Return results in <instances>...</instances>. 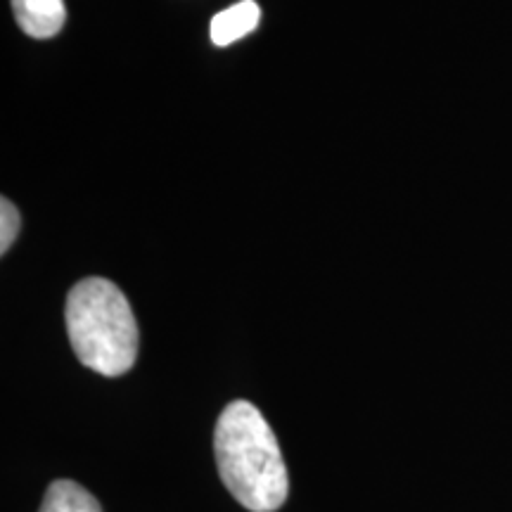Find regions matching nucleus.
I'll return each mask as SVG.
<instances>
[{
	"instance_id": "nucleus-1",
	"label": "nucleus",
	"mask_w": 512,
	"mask_h": 512,
	"mask_svg": "<svg viewBox=\"0 0 512 512\" xmlns=\"http://www.w3.org/2000/svg\"><path fill=\"white\" fill-rule=\"evenodd\" d=\"M214 456L230 496L252 512H275L287 501L290 479L278 439L259 408L233 401L214 432Z\"/></svg>"
},
{
	"instance_id": "nucleus-4",
	"label": "nucleus",
	"mask_w": 512,
	"mask_h": 512,
	"mask_svg": "<svg viewBox=\"0 0 512 512\" xmlns=\"http://www.w3.org/2000/svg\"><path fill=\"white\" fill-rule=\"evenodd\" d=\"M261 22V8L254 0H242V3L233 5V8L223 10L211 19V41L216 46L226 48L230 43L240 41L247 34L259 27Z\"/></svg>"
},
{
	"instance_id": "nucleus-6",
	"label": "nucleus",
	"mask_w": 512,
	"mask_h": 512,
	"mask_svg": "<svg viewBox=\"0 0 512 512\" xmlns=\"http://www.w3.org/2000/svg\"><path fill=\"white\" fill-rule=\"evenodd\" d=\"M19 226H22V219H19V211L10 200H0V252H8L15 242Z\"/></svg>"
},
{
	"instance_id": "nucleus-2",
	"label": "nucleus",
	"mask_w": 512,
	"mask_h": 512,
	"mask_svg": "<svg viewBox=\"0 0 512 512\" xmlns=\"http://www.w3.org/2000/svg\"><path fill=\"white\" fill-rule=\"evenodd\" d=\"M67 335L86 368L119 377L138 358V323L131 304L112 280L86 278L72 287L64 306Z\"/></svg>"
},
{
	"instance_id": "nucleus-5",
	"label": "nucleus",
	"mask_w": 512,
	"mask_h": 512,
	"mask_svg": "<svg viewBox=\"0 0 512 512\" xmlns=\"http://www.w3.org/2000/svg\"><path fill=\"white\" fill-rule=\"evenodd\" d=\"M38 512H102L98 498L72 479H55Z\"/></svg>"
},
{
	"instance_id": "nucleus-3",
	"label": "nucleus",
	"mask_w": 512,
	"mask_h": 512,
	"mask_svg": "<svg viewBox=\"0 0 512 512\" xmlns=\"http://www.w3.org/2000/svg\"><path fill=\"white\" fill-rule=\"evenodd\" d=\"M19 29L31 38H53L67 22L64 0H12Z\"/></svg>"
}]
</instances>
